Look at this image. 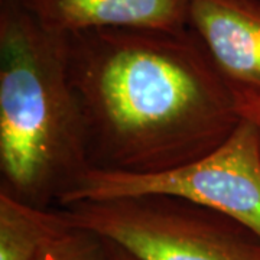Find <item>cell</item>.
Returning a JSON list of instances; mask_svg holds the SVG:
<instances>
[{
    "label": "cell",
    "instance_id": "6",
    "mask_svg": "<svg viewBox=\"0 0 260 260\" xmlns=\"http://www.w3.org/2000/svg\"><path fill=\"white\" fill-rule=\"evenodd\" d=\"M51 32L188 26L191 0H22Z\"/></svg>",
    "mask_w": 260,
    "mask_h": 260
},
{
    "label": "cell",
    "instance_id": "5",
    "mask_svg": "<svg viewBox=\"0 0 260 260\" xmlns=\"http://www.w3.org/2000/svg\"><path fill=\"white\" fill-rule=\"evenodd\" d=\"M188 26L243 116L254 119L260 113V0H191Z\"/></svg>",
    "mask_w": 260,
    "mask_h": 260
},
{
    "label": "cell",
    "instance_id": "7",
    "mask_svg": "<svg viewBox=\"0 0 260 260\" xmlns=\"http://www.w3.org/2000/svg\"><path fill=\"white\" fill-rule=\"evenodd\" d=\"M71 227L62 211L0 192V260H34Z\"/></svg>",
    "mask_w": 260,
    "mask_h": 260
},
{
    "label": "cell",
    "instance_id": "1",
    "mask_svg": "<svg viewBox=\"0 0 260 260\" xmlns=\"http://www.w3.org/2000/svg\"><path fill=\"white\" fill-rule=\"evenodd\" d=\"M64 38L90 169L169 171L213 152L246 119L189 26L95 28Z\"/></svg>",
    "mask_w": 260,
    "mask_h": 260
},
{
    "label": "cell",
    "instance_id": "4",
    "mask_svg": "<svg viewBox=\"0 0 260 260\" xmlns=\"http://www.w3.org/2000/svg\"><path fill=\"white\" fill-rule=\"evenodd\" d=\"M171 195L227 214L260 237V156L256 124L243 119L229 139L205 156L153 174L88 169L59 201Z\"/></svg>",
    "mask_w": 260,
    "mask_h": 260
},
{
    "label": "cell",
    "instance_id": "3",
    "mask_svg": "<svg viewBox=\"0 0 260 260\" xmlns=\"http://www.w3.org/2000/svg\"><path fill=\"white\" fill-rule=\"evenodd\" d=\"M73 227L138 260H260V237L227 214L171 195L84 200L59 207Z\"/></svg>",
    "mask_w": 260,
    "mask_h": 260
},
{
    "label": "cell",
    "instance_id": "2",
    "mask_svg": "<svg viewBox=\"0 0 260 260\" xmlns=\"http://www.w3.org/2000/svg\"><path fill=\"white\" fill-rule=\"evenodd\" d=\"M90 169L65 38L0 0V192L49 208Z\"/></svg>",
    "mask_w": 260,
    "mask_h": 260
},
{
    "label": "cell",
    "instance_id": "10",
    "mask_svg": "<svg viewBox=\"0 0 260 260\" xmlns=\"http://www.w3.org/2000/svg\"><path fill=\"white\" fill-rule=\"evenodd\" d=\"M254 120V124H256V133H257V149H259V156H260V113L251 119Z\"/></svg>",
    "mask_w": 260,
    "mask_h": 260
},
{
    "label": "cell",
    "instance_id": "8",
    "mask_svg": "<svg viewBox=\"0 0 260 260\" xmlns=\"http://www.w3.org/2000/svg\"><path fill=\"white\" fill-rule=\"evenodd\" d=\"M34 260H109V253L100 236L71 225Z\"/></svg>",
    "mask_w": 260,
    "mask_h": 260
},
{
    "label": "cell",
    "instance_id": "9",
    "mask_svg": "<svg viewBox=\"0 0 260 260\" xmlns=\"http://www.w3.org/2000/svg\"><path fill=\"white\" fill-rule=\"evenodd\" d=\"M106 242V246H107V253H109V260H138L135 259L130 253L121 249L120 246L114 244L113 242H109V240H104Z\"/></svg>",
    "mask_w": 260,
    "mask_h": 260
}]
</instances>
